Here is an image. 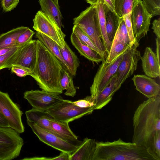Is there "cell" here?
<instances>
[{
  "label": "cell",
  "instance_id": "25",
  "mask_svg": "<svg viewBox=\"0 0 160 160\" xmlns=\"http://www.w3.org/2000/svg\"><path fill=\"white\" fill-rule=\"evenodd\" d=\"M35 36L58 59L64 69L69 72V68L61 55L60 46L54 41L39 32H36Z\"/></svg>",
  "mask_w": 160,
  "mask_h": 160
},
{
  "label": "cell",
  "instance_id": "38",
  "mask_svg": "<svg viewBox=\"0 0 160 160\" xmlns=\"http://www.w3.org/2000/svg\"><path fill=\"white\" fill-rule=\"evenodd\" d=\"M10 69L12 72L20 77L30 75L32 73V71L30 69L20 66L13 65Z\"/></svg>",
  "mask_w": 160,
  "mask_h": 160
},
{
  "label": "cell",
  "instance_id": "36",
  "mask_svg": "<svg viewBox=\"0 0 160 160\" xmlns=\"http://www.w3.org/2000/svg\"><path fill=\"white\" fill-rule=\"evenodd\" d=\"M72 102L76 105L83 108H93L94 109L95 105L94 99L91 95L76 101H72Z\"/></svg>",
  "mask_w": 160,
  "mask_h": 160
},
{
  "label": "cell",
  "instance_id": "41",
  "mask_svg": "<svg viewBox=\"0 0 160 160\" xmlns=\"http://www.w3.org/2000/svg\"><path fill=\"white\" fill-rule=\"evenodd\" d=\"M70 154L67 152H61L58 156L52 158L54 160H69Z\"/></svg>",
  "mask_w": 160,
  "mask_h": 160
},
{
  "label": "cell",
  "instance_id": "35",
  "mask_svg": "<svg viewBox=\"0 0 160 160\" xmlns=\"http://www.w3.org/2000/svg\"><path fill=\"white\" fill-rule=\"evenodd\" d=\"M35 32L29 28L21 33L18 38L15 42V47H22L32 40Z\"/></svg>",
  "mask_w": 160,
  "mask_h": 160
},
{
  "label": "cell",
  "instance_id": "31",
  "mask_svg": "<svg viewBox=\"0 0 160 160\" xmlns=\"http://www.w3.org/2000/svg\"><path fill=\"white\" fill-rule=\"evenodd\" d=\"M21 47H14L5 54L0 56V70L5 68H10Z\"/></svg>",
  "mask_w": 160,
  "mask_h": 160
},
{
  "label": "cell",
  "instance_id": "18",
  "mask_svg": "<svg viewBox=\"0 0 160 160\" xmlns=\"http://www.w3.org/2000/svg\"><path fill=\"white\" fill-rule=\"evenodd\" d=\"M96 141L85 138L77 148L70 154L69 160H92Z\"/></svg>",
  "mask_w": 160,
  "mask_h": 160
},
{
  "label": "cell",
  "instance_id": "27",
  "mask_svg": "<svg viewBox=\"0 0 160 160\" xmlns=\"http://www.w3.org/2000/svg\"><path fill=\"white\" fill-rule=\"evenodd\" d=\"M28 27L21 26L10 30L0 35V50L15 47L18 37Z\"/></svg>",
  "mask_w": 160,
  "mask_h": 160
},
{
  "label": "cell",
  "instance_id": "2",
  "mask_svg": "<svg viewBox=\"0 0 160 160\" xmlns=\"http://www.w3.org/2000/svg\"><path fill=\"white\" fill-rule=\"evenodd\" d=\"M36 61L30 76L42 90L61 94L60 79L63 68L60 62L38 40Z\"/></svg>",
  "mask_w": 160,
  "mask_h": 160
},
{
  "label": "cell",
  "instance_id": "48",
  "mask_svg": "<svg viewBox=\"0 0 160 160\" xmlns=\"http://www.w3.org/2000/svg\"><path fill=\"white\" fill-rule=\"evenodd\" d=\"M2 0H0V1L1 2Z\"/></svg>",
  "mask_w": 160,
  "mask_h": 160
},
{
  "label": "cell",
  "instance_id": "29",
  "mask_svg": "<svg viewBox=\"0 0 160 160\" xmlns=\"http://www.w3.org/2000/svg\"><path fill=\"white\" fill-rule=\"evenodd\" d=\"M131 45L122 42H112L110 50L105 60L106 62L110 63L122 55Z\"/></svg>",
  "mask_w": 160,
  "mask_h": 160
},
{
  "label": "cell",
  "instance_id": "23",
  "mask_svg": "<svg viewBox=\"0 0 160 160\" xmlns=\"http://www.w3.org/2000/svg\"><path fill=\"white\" fill-rule=\"evenodd\" d=\"M105 15L106 30L108 37L112 42L120 22V18L114 11H112L106 4Z\"/></svg>",
  "mask_w": 160,
  "mask_h": 160
},
{
  "label": "cell",
  "instance_id": "39",
  "mask_svg": "<svg viewBox=\"0 0 160 160\" xmlns=\"http://www.w3.org/2000/svg\"><path fill=\"white\" fill-rule=\"evenodd\" d=\"M19 1V0H2L1 2L3 10L5 12L11 11L16 7Z\"/></svg>",
  "mask_w": 160,
  "mask_h": 160
},
{
  "label": "cell",
  "instance_id": "47",
  "mask_svg": "<svg viewBox=\"0 0 160 160\" xmlns=\"http://www.w3.org/2000/svg\"><path fill=\"white\" fill-rule=\"evenodd\" d=\"M55 2L58 4H59L58 3V0H54Z\"/></svg>",
  "mask_w": 160,
  "mask_h": 160
},
{
  "label": "cell",
  "instance_id": "15",
  "mask_svg": "<svg viewBox=\"0 0 160 160\" xmlns=\"http://www.w3.org/2000/svg\"><path fill=\"white\" fill-rule=\"evenodd\" d=\"M132 80L136 89L148 98L160 94L159 85L151 78L144 75H137Z\"/></svg>",
  "mask_w": 160,
  "mask_h": 160
},
{
  "label": "cell",
  "instance_id": "10",
  "mask_svg": "<svg viewBox=\"0 0 160 160\" xmlns=\"http://www.w3.org/2000/svg\"><path fill=\"white\" fill-rule=\"evenodd\" d=\"M0 112L8 122L10 127L19 133L24 131L22 117V112L8 93L0 91Z\"/></svg>",
  "mask_w": 160,
  "mask_h": 160
},
{
  "label": "cell",
  "instance_id": "12",
  "mask_svg": "<svg viewBox=\"0 0 160 160\" xmlns=\"http://www.w3.org/2000/svg\"><path fill=\"white\" fill-rule=\"evenodd\" d=\"M27 122L41 141L61 152H67L70 154L79 146L62 138L52 132L40 128L27 120Z\"/></svg>",
  "mask_w": 160,
  "mask_h": 160
},
{
  "label": "cell",
  "instance_id": "17",
  "mask_svg": "<svg viewBox=\"0 0 160 160\" xmlns=\"http://www.w3.org/2000/svg\"><path fill=\"white\" fill-rule=\"evenodd\" d=\"M51 127L53 133L62 138L76 145L80 144L77 142L81 141L78 140V137L70 129L69 123L58 121L52 117L49 119Z\"/></svg>",
  "mask_w": 160,
  "mask_h": 160
},
{
  "label": "cell",
  "instance_id": "13",
  "mask_svg": "<svg viewBox=\"0 0 160 160\" xmlns=\"http://www.w3.org/2000/svg\"><path fill=\"white\" fill-rule=\"evenodd\" d=\"M23 95V98L33 108L44 111H46L63 99L59 93L43 90L27 91Z\"/></svg>",
  "mask_w": 160,
  "mask_h": 160
},
{
  "label": "cell",
  "instance_id": "46",
  "mask_svg": "<svg viewBox=\"0 0 160 160\" xmlns=\"http://www.w3.org/2000/svg\"><path fill=\"white\" fill-rule=\"evenodd\" d=\"M91 5H93L96 4L98 0H85Z\"/></svg>",
  "mask_w": 160,
  "mask_h": 160
},
{
  "label": "cell",
  "instance_id": "33",
  "mask_svg": "<svg viewBox=\"0 0 160 160\" xmlns=\"http://www.w3.org/2000/svg\"><path fill=\"white\" fill-rule=\"evenodd\" d=\"M72 30V32L76 35L82 43L89 47L100 55L98 50L92 41L81 28L78 26L74 25Z\"/></svg>",
  "mask_w": 160,
  "mask_h": 160
},
{
  "label": "cell",
  "instance_id": "6",
  "mask_svg": "<svg viewBox=\"0 0 160 160\" xmlns=\"http://www.w3.org/2000/svg\"><path fill=\"white\" fill-rule=\"evenodd\" d=\"M94 110L93 108H81L74 104L71 101L63 99L46 111L55 119L69 123L91 114Z\"/></svg>",
  "mask_w": 160,
  "mask_h": 160
},
{
  "label": "cell",
  "instance_id": "45",
  "mask_svg": "<svg viewBox=\"0 0 160 160\" xmlns=\"http://www.w3.org/2000/svg\"><path fill=\"white\" fill-rule=\"evenodd\" d=\"M13 48H6L0 50V56L5 54L12 50Z\"/></svg>",
  "mask_w": 160,
  "mask_h": 160
},
{
  "label": "cell",
  "instance_id": "8",
  "mask_svg": "<svg viewBox=\"0 0 160 160\" xmlns=\"http://www.w3.org/2000/svg\"><path fill=\"white\" fill-rule=\"evenodd\" d=\"M142 0H134L131 11V22L135 41H139L149 31L151 18Z\"/></svg>",
  "mask_w": 160,
  "mask_h": 160
},
{
  "label": "cell",
  "instance_id": "40",
  "mask_svg": "<svg viewBox=\"0 0 160 160\" xmlns=\"http://www.w3.org/2000/svg\"><path fill=\"white\" fill-rule=\"evenodd\" d=\"M152 29L157 38H160V18L155 19L152 23Z\"/></svg>",
  "mask_w": 160,
  "mask_h": 160
},
{
  "label": "cell",
  "instance_id": "9",
  "mask_svg": "<svg viewBox=\"0 0 160 160\" xmlns=\"http://www.w3.org/2000/svg\"><path fill=\"white\" fill-rule=\"evenodd\" d=\"M33 21V28L36 32L47 36L61 47L64 46L66 43L65 40L66 35L51 16L39 10L37 12Z\"/></svg>",
  "mask_w": 160,
  "mask_h": 160
},
{
  "label": "cell",
  "instance_id": "5",
  "mask_svg": "<svg viewBox=\"0 0 160 160\" xmlns=\"http://www.w3.org/2000/svg\"><path fill=\"white\" fill-rule=\"evenodd\" d=\"M19 133L10 127H0V160L17 158L24 144Z\"/></svg>",
  "mask_w": 160,
  "mask_h": 160
},
{
  "label": "cell",
  "instance_id": "37",
  "mask_svg": "<svg viewBox=\"0 0 160 160\" xmlns=\"http://www.w3.org/2000/svg\"><path fill=\"white\" fill-rule=\"evenodd\" d=\"M128 36L131 44L135 42L134 36L131 22V13L123 16Z\"/></svg>",
  "mask_w": 160,
  "mask_h": 160
},
{
  "label": "cell",
  "instance_id": "7",
  "mask_svg": "<svg viewBox=\"0 0 160 160\" xmlns=\"http://www.w3.org/2000/svg\"><path fill=\"white\" fill-rule=\"evenodd\" d=\"M139 46V42L135 41L122 55V59L115 74L117 77L116 88L118 90L137 68L138 62L142 57L140 52L137 49Z\"/></svg>",
  "mask_w": 160,
  "mask_h": 160
},
{
  "label": "cell",
  "instance_id": "16",
  "mask_svg": "<svg viewBox=\"0 0 160 160\" xmlns=\"http://www.w3.org/2000/svg\"><path fill=\"white\" fill-rule=\"evenodd\" d=\"M141 60L143 70L147 76L154 78L160 77V61L151 48H146Z\"/></svg>",
  "mask_w": 160,
  "mask_h": 160
},
{
  "label": "cell",
  "instance_id": "3",
  "mask_svg": "<svg viewBox=\"0 0 160 160\" xmlns=\"http://www.w3.org/2000/svg\"><path fill=\"white\" fill-rule=\"evenodd\" d=\"M92 160H157L149 150L121 138L112 142H96Z\"/></svg>",
  "mask_w": 160,
  "mask_h": 160
},
{
  "label": "cell",
  "instance_id": "43",
  "mask_svg": "<svg viewBox=\"0 0 160 160\" xmlns=\"http://www.w3.org/2000/svg\"><path fill=\"white\" fill-rule=\"evenodd\" d=\"M156 55L157 58L159 61H160V38H157L156 39Z\"/></svg>",
  "mask_w": 160,
  "mask_h": 160
},
{
  "label": "cell",
  "instance_id": "4",
  "mask_svg": "<svg viewBox=\"0 0 160 160\" xmlns=\"http://www.w3.org/2000/svg\"><path fill=\"white\" fill-rule=\"evenodd\" d=\"M73 20L74 25L78 27L87 35L103 60H105L107 54L100 37L96 4L91 5Z\"/></svg>",
  "mask_w": 160,
  "mask_h": 160
},
{
  "label": "cell",
  "instance_id": "34",
  "mask_svg": "<svg viewBox=\"0 0 160 160\" xmlns=\"http://www.w3.org/2000/svg\"><path fill=\"white\" fill-rule=\"evenodd\" d=\"M142 1L152 18L160 15V0Z\"/></svg>",
  "mask_w": 160,
  "mask_h": 160
},
{
  "label": "cell",
  "instance_id": "42",
  "mask_svg": "<svg viewBox=\"0 0 160 160\" xmlns=\"http://www.w3.org/2000/svg\"><path fill=\"white\" fill-rule=\"evenodd\" d=\"M0 127H10L8 122L0 112Z\"/></svg>",
  "mask_w": 160,
  "mask_h": 160
},
{
  "label": "cell",
  "instance_id": "1",
  "mask_svg": "<svg viewBox=\"0 0 160 160\" xmlns=\"http://www.w3.org/2000/svg\"><path fill=\"white\" fill-rule=\"evenodd\" d=\"M133 124L132 142L149 151L154 138L160 135V94L148 98L138 106Z\"/></svg>",
  "mask_w": 160,
  "mask_h": 160
},
{
  "label": "cell",
  "instance_id": "26",
  "mask_svg": "<svg viewBox=\"0 0 160 160\" xmlns=\"http://www.w3.org/2000/svg\"><path fill=\"white\" fill-rule=\"evenodd\" d=\"M59 49L61 55L69 68V73L75 76L79 64L77 56L66 42L63 48L59 46Z\"/></svg>",
  "mask_w": 160,
  "mask_h": 160
},
{
  "label": "cell",
  "instance_id": "22",
  "mask_svg": "<svg viewBox=\"0 0 160 160\" xmlns=\"http://www.w3.org/2000/svg\"><path fill=\"white\" fill-rule=\"evenodd\" d=\"M70 40L72 45L80 54L88 60L97 64L103 60L98 52L82 43L73 32L71 34Z\"/></svg>",
  "mask_w": 160,
  "mask_h": 160
},
{
  "label": "cell",
  "instance_id": "11",
  "mask_svg": "<svg viewBox=\"0 0 160 160\" xmlns=\"http://www.w3.org/2000/svg\"><path fill=\"white\" fill-rule=\"evenodd\" d=\"M122 58L121 55L110 63L106 62L105 60L102 62L90 88L91 95L94 99L109 84L116 74Z\"/></svg>",
  "mask_w": 160,
  "mask_h": 160
},
{
  "label": "cell",
  "instance_id": "44",
  "mask_svg": "<svg viewBox=\"0 0 160 160\" xmlns=\"http://www.w3.org/2000/svg\"><path fill=\"white\" fill-rule=\"evenodd\" d=\"M104 0L106 4L111 10L113 11H114V4L115 0Z\"/></svg>",
  "mask_w": 160,
  "mask_h": 160
},
{
  "label": "cell",
  "instance_id": "28",
  "mask_svg": "<svg viewBox=\"0 0 160 160\" xmlns=\"http://www.w3.org/2000/svg\"><path fill=\"white\" fill-rule=\"evenodd\" d=\"M71 74L63 68L60 78V83L63 90H66L65 95L74 97L76 93V88L74 86Z\"/></svg>",
  "mask_w": 160,
  "mask_h": 160
},
{
  "label": "cell",
  "instance_id": "30",
  "mask_svg": "<svg viewBox=\"0 0 160 160\" xmlns=\"http://www.w3.org/2000/svg\"><path fill=\"white\" fill-rule=\"evenodd\" d=\"M134 0H115L114 11L120 18L131 13Z\"/></svg>",
  "mask_w": 160,
  "mask_h": 160
},
{
  "label": "cell",
  "instance_id": "32",
  "mask_svg": "<svg viewBox=\"0 0 160 160\" xmlns=\"http://www.w3.org/2000/svg\"><path fill=\"white\" fill-rule=\"evenodd\" d=\"M122 42L131 44L128 33L123 17L120 18V22L112 42Z\"/></svg>",
  "mask_w": 160,
  "mask_h": 160
},
{
  "label": "cell",
  "instance_id": "24",
  "mask_svg": "<svg viewBox=\"0 0 160 160\" xmlns=\"http://www.w3.org/2000/svg\"><path fill=\"white\" fill-rule=\"evenodd\" d=\"M38 2L42 12L51 16L60 28L63 27L62 23V17L59 4L54 0H39Z\"/></svg>",
  "mask_w": 160,
  "mask_h": 160
},
{
  "label": "cell",
  "instance_id": "21",
  "mask_svg": "<svg viewBox=\"0 0 160 160\" xmlns=\"http://www.w3.org/2000/svg\"><path fill=\"white\" fill-rule=\"evenodd\" d=\"M25 114L27 120L40 128L53 133L49 122V119L52 116L46 111L32 108V109L26 111Z\"/></svg>",
  "mask_w": 160,
  "mask_h": 160
},
{
  "label": "cell",
  "instance_id": "14",
  "mask_svg": "<svg viewBox=\"0 0 160 160\" xmlns=\"http://www.w3.org/2000/svg\"><path fill=\"white\" fill-rule=\"evenodd\" d=\"M37 40H32L22 46L12 66L16 65L24 67L30 69L32 72L37 59Z\"/></svg>",
  "mask_w": 160,
  "mask_h": 160
},
{
  "label": "cell",
  "instance_id": "19",
  "mask_svg": "<svg viewBox=\"0 0 160 160\" xmlns=\"http://www.w3.org/2000/svg\"><path fill=\"white\" fill-rule=\"evenodd\" d=\"M117 79V75L115 74L109 84L94 98L95 110L101 109L111 101L114 93L118 90L116 88Z\"/></svg>",
  "mask_w": 160,
  "mask_h": 160
},
{
  "label": "cell",
  "instance_id": "20",
  "mask_svg": "<svg viewBox=\"0 0 160 160\" xmlns=\"http://www.w3.org/2000/svg\"><path fill=\"white\" fill-rule=\"evenodd\" d=\"M105 4L104 0H98L96 6L100 37L108 55L110 50L112 42L109 40L106 32L105 15Z\"/></svg>",
  "mask_w": 160,
  "mask_h": 160
}]
</instances>
